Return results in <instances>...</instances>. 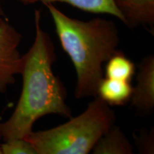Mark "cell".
<instances>
[{"mask_svg":"<svg viewBox=\"0 0 154 154\" xmlns=\"http://www.w3.org/2000/svg\"><path fill=\"white\" fill-rule=\"evenodd\" d=\"M34 27L33 44L22 55L20 97L10 117L0 122V138L4 140L26 137L33 131L36 121L44 116L72 117V111L66 103V88L52 69L57 60L54 45L42 28L41 12L37 9L34 11Z\"/></svg>","mask_w":154,"mask_h":154,"instance_id":"1","label":"cell"},{"mask_svg":"<svg viewBox=\"0 0 154 154\" xmlns=\"http://www.w3.org/2000/svg\"><path fill=\"white\" fill-rule=\"evenodd\" d=\"M44 5L52 18L61 47L76 70L75 97L97 96L98 86L103 78V63L119 51L117 26L113 21L100 17L79 20L69 17L52 3Z\"/></svg>","mask_w":154,"mask_h":154,"instance_id":"2","label":"cell"},{"mask_svg":"<svg viewBox=\"0 0 154 154\" xmlns=\"http://www.w3.org/2000/svg\"><path fill=\"white\" fill-rule=\"evenodd\" d=\"M84 112L50 129L32 131L24 139L37 154H88L98 140L115 125L116 116L99 96Z\"/></svg>","mask_w":154,"mask_h":154,"instance_id":"3","label":"cell"},{"mask_svg":"<svg viewBox=\"0 0 154 154\" xmlns=\"http://www.w3.org/2000/svg\"><path fill=\"white\" fill-rule=\"evenodd\" d=\"M22 35L6 21L0 25V93L5 94L16 82L22 70V55L19 50Z\"/></svg>","mask_w":154,"mask_h":154,"instance_id":"4","label":"cell"},{"mask_svg":"<svg viewBox=\"0 0 154 154\" xmlns=\"http://www.w3.org/2000/svg\"><path fill=\"white\" fill-rule=\"evenodd\" d=\"M131 106L140 115L150 114L154 109V57H144L139 64L136 85L133 87Z\"/></svg>","mask_w":154,"mask_h":154,"instance_id":"5","label":"cell"},{"mask_svg":"<svg viewBox=\"0 0 154 154\" xmlns=\"http://www.w3.org/2000/svg\"><path fill=\"white\" fill-rule=\"evenodd\" d=\"M115 2L126 26L132 29L143 26L153 32L154 0H115Z\"/></svg>","mask_w":154,"mask_h":154,"instance_id":"6","label":"cell"},{"mask_svg":"<svg viewBox=\"0 0 154 154\" xmlns=\"http://www.w3.org/2000/svg\"><path fill=\"white\" fill-rule=\"evenodd\" d=\"M23 5H34L36 3L62 2L94 14H106L116 17L124 24V17L116 5L115 0H18Z\"/></svg>","mask_w":154,"mask_h":154,"instance_id":"7","label":"cell"},{"mask_svg":"<svg viewBox=\"0 0 154 154\" xmlns=\"http://www.w3.org/2000/svg\"><path fill=\"white\" fill-rule=\"evenodd\" d=\"M91 151L94 154H132L134 146L124 131L113 125L98 140Z\"/></svg>","mask_w":154,"mask_h":154,"instance_id":"8","label":"cell"},{"mask_svg":"<svg viewBox=\"0 0 154 154\" xmlns=\"http://www.w3.org/2000/svg\"><path fill=\"white\" fill-rule=\"evenodd\" d=\"M132 91L130 82L106 77L99 83L97 96L110 106H123L131 100Z\"/></svg>","mask_w":154,"mask_h":154,"instance_id":"9","label":"cell"},{"mask_svg":"<svg viewBox=\"0 0 154 154\" xmlns=\"http://www.w3.org/2000/svg\"><path fill=\"white\" fill-rule=\"evenodd\" d=\"M106 62V78L131 82L135 74V65L130 59L119 51Z\"/></svg>","mask_w":154,"mask_h":154,"instance_id":"10","label":"cell"},{"mask_svg":"<svg viewBox=\"0 0 154 154\" xmlns=\"http://www.w3.org/2000/svg\"><path fill=\"white\" fill-rule=\"evenodd\" d=\"M2 154H37L32 144L24 138H11L0 144Z\"/></svg>","mask_w":154,"mask_h":154,"instance_id":"11","label":"cell"},{"mask_svg":"<svg viewBox=\"0 0 154 154\" xmlns=\"http://www.w3.org/2000/svg\"><path fill=\"white\" fill-rule=\"evenodd\" d=\"M136 136V143L140 153H153V129L150 131H141Z\"/></svg>","mask_w":154,"mask_h":154,"instance_id":"12","label":"cell"},{"mask_svg":"<svg viewBox=\"0 0 154 154\" xmlns=\"http://www.w3.org/2000/svg\"><path fill=\"white\" fill-rule=\"evenodd\" d=\"M2 0H0V16L3 17V18H6V15L5 11H4L2 5Z\"/></svg>","mask_w":154,"mask_h":154,"instance_id":"13","label":"cell"},{"mask_svg":"<svg viewBox=\"0 0 154 154\" xmlns=\"http://www.w3.org/2000/svg\"><path fill=\"white\" fill-rule=\"evenodd\" d=\"M5 22H6V20L5 19V18H3V17H2L1 16H0V25L3 24Z\"/></svg>","mask_w":154,"mask_h":154,"instance_id":"14","label":"cell"},{"mask_svg":"<svg viewBox=\"0 0 154 154\" xmlns=\"http://www.w3.org/2000/svg\"><path fill=\"white\" fill-rule=\"evenodd\" d=\"M0 154H2V151H1V147H0Z\"/></svg>","mask_w":154,"mask_h":154,"instance_id":"15","label":"cell"}]
</instances>
